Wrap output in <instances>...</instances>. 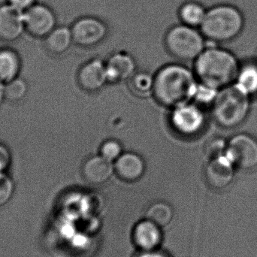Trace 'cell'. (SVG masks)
Returning <instances> with one entry per match:
<instances>
[{"instance_id": "obj_26", "label": "cell", "mask_w": 257, "mask_h": 257, "mask_svg": "<svg viewBox=\"0 0 257 257\" xmlns=\"http://www.w3.org/2000/svg\"><path fill=\"white\" fill-rule=\"evenodd\" d=\"M13 190L12 179L4 172H0V205L6 203L10 199Z\"/></svg>"}, {"instance_id": "obj_28", "label": "cell", "mask_w": 257, "mask_h": 257, "mask_svg": "<svg viewBox=\"0 0 257 257\" xmlns=\"http://www.w3.org/2000/svg\"><path fill=\"white\" fill-rule=\"evenodd\" d=\"M11 163V154L6 147L0 144V172H4Z\"/></svg>"}, {"instance_id": "obj_5", "label": "cell", "mask_w": 257, "mask_h": 257, "mask_svg": "<svg viewBox=\"0 0 257 257\" xmlns=\"http://www.w3.org/2000/svg\"><path fill=\"white\" fill-rule=\"evenodd\" d=\"M206 39L199 28L180 24L166 33L164 44L172 57L181 61L196 60L206 48Z\"/></svg>"}, {"instance_id": "obj_23", "label": "cell", "mask_w": 257, "mask_h": 257, "mask_svg": "<svg viewBox=\"0 0 257 257\" xmlns=\"http://www.w3.org/2000/svg\"><path fill=\"white\" fill-rule=\"evenodd\" d=\"M27 84L22 78H17L5 86V96L6 99L12 102L22 100L27 93Z\"/></svg>"}, {"instance_id": "obj_11", "label": "cell", "mask_w": 257, "mask_h": 257, "mask_svg": "<svg viewBox=\"0 0 257 257\" xmlns=\"http://www.w3.org/2000/svg\"><path fill=\"white\" fill-rule=\"evenodd\" d=\"M234 168L235 166L226 155L211 159L205 169L207 182L214 189L226 188L233 180Z\"/></svg>"}, {"instance_id": "obj_31", "label": "cell", "mask_w": 257, "mask_h": 257, "mask_svg": "<svg viewBox=\"0 0 257 257\" xmlns=\"http://www.w3.org/2000/svg\"><path fill=\"white\" fill-rule=\"evenodd\" d=\"M256 60H257V57H256Z\"/></svg>"}, {"instance_id": "obj_27", "label": "cell", "mask_w": 257, "mask_h": 257, "mask_svg": "<svg viewBox=\"0 0 257 257\" xmlns=\"http://www.w3.org/2000/svg\"><path fill=\"white\" fill-rule=\"evenodd\" d=\"M36 3V0H8V4L21 12H25Z\"/></svg>"}, {"instance_id": "obj_21", "label": "cell", "mask_w": 257, "mask_h": 257, "mask_svg": "<svg viewBox=\"0 0 257 257\" xmlns=\"http://www.w3.org/2000/svg\"><path fill=\"white\" fill-rule=\"evenodd\" d=\"M237 84L247 94L257 93V65L247 64L240 69Z\"/></svg>"}, {"instance_id": "obj_20", "label": "cell", "mask_w": 257, "mask_h": 257, "mask_svg": "<svg viewBox=\"0 0 257 257\" xmlns=\"http://www.w3.org/2000/svg\"><path fill=\"white\" fill-rule=\"evenodd\" d=\"M146 218L160 227H164L172 221L173 218V210L166 202H156L148 208Z\"/></svg>"}, {"instance_id": "obj_9", "label": "cell", "mask_w": 257, "mask_h": 257, "mask_svg": "<svg viewBox=\"0 0 257 257\" xmlns=\"http://www.w3.org/2000/svg\"><path fill=\"white\" fill-rule=\"evenodd\" d=\"M26 30L36 38H45L57 26V18L52 9L36 3L24 12Z\"/></svg>"}, {"instance_id": "obj_18", "label": "cell", "mask_w": 257, "mask_h": 257, "mask_svg": "<svg viewBox=\"0 0 257 257\" xmlns=\"http://www.w3.org/2000/svg\"><path fill=\"white\" fill-rule=\"evenodd\" d=\"M207 9L200 2L188 0L178 8V19L181 24L199 29L205 19Z\"/></svg>"}, {"instance_id": "obj_3", "label": "cell", "mask_w": 257, "mask_h": 257, "mask_svg": "<svg viewBox=\"0 0 257 257\" xmlns=\"http://www.w3.org/2000/svg\"><path fill=\"white\" fill-rule=\"evenodd\" d=\"M245 24L239 9L226 3L214 5L207 9L199 30L206 40L214 43L229 42L238 37Z\"/></svg>"}, {"instance_id": "obj_13", "label": "cell", "mask_w": 257, "mask_h": 257, "mask_svg": "<svg viewBox=\"0 0 257 257\" xmlns=\"http://www.w3.org/2000/svg\"><path fill=\"white\" fill-rule=\"evenodd\" d=\"M108 82H122L131 79L136 74L134 58L125 51L113 54L105 62Z\"/></svg>"}, {"instance_id": "obj_29", "label": "cell", "mask_w": 257, "mask_h": 257, "mask_svg": "<svg viewBox=\"0 0 257 257\" xmlns=\"http://www.w3.org/2000/svg\"><path fill=\"white\" fill-rule=\"evenodd\" d=\"M137 257H167L165 253L158 251L157 250H148V251H142V253Z\"/></svg>"}, {"instance_id": "obj_1", "label": "cell", "mask_w": 257, "mask_h": 257, "mask_svg": "<svg viewBox=\"0 0 257 257\" xmlns=\"http://www.w3.org/2000/svg\"><path fill=\"white\" fill-rule=\"evenodd\" d=\"M153 93L157 102L174 108L193 100L198 83L191 70L181 64H169L154 77Z\"/></svg>"}, {"instance_id": "obj_4", "label": "cell", "mask_w": 257, "mask_h": 257, "mask_svg": "<svg viewBox=\"0 0 257 257\" xmlns=\"http://www.w3.org/2000/svg\"><path fill=\"white\" fill-rule=\"evenodd\" d=\"M249 96L237 84L219 90L213 103V114L217 123L224 128L241 124L250 110Z\"/></svg>"}, {"instance_id": "obj_16", "label": "cell", "mask_w": 257, "mask_h": 257, "mask_svg": "<svg viewBox=\"0 0 257 257\" xmlns=\"http://www.w3.org/2000/svg\"><path fill=\"white\" fill-rule=\"evenodd\" d=\"M114 163L117 176L126 182H135L145 174V161L135 153H123Z\"/></svg>"}, {"instance_id": "obj_25", "label": "cell", "mask_w": 257, "mask_h": 257, "mask_svg": "<svg viewBox=\"0 0 257 257\" xmlns=\"http://www.w3.org/2000/svg\"><path fill=\"white\" fill-rule=\"evenodd\" d=\"M123 154L121 144L114 139L105 141L100 148V155L114 163Z\"/></svg>"}, {"instance_id": "obj_22", "label": "cell", "mask_w": 257, "mask_h": 257, "mask_svg": "<svg viewBox=\"0 0 257 257\" xmlns=\"http://www.w3.org/2000/svg\"><path fill=\"white\" fill-rule=\"evenodd\" d=\"M130 87L133 92L139 96H147L153 93L154 78L145 72L136 73L131 78Z\"/></svg>"}, {"instance_id": "obj_14", "label": "cell", "mask_w": 257, "mask_h": 257, "mask_svg": "<svg viewBox=\"0 0 257 257\" xmlns=\"http://www.w3.org/2000/svg\"><path fill=\"white\" fill-rule=\"evenodd\" d=\"M133 238L142 251L157 250L163 238L161 227L148 219L142 220L135 226Z\"/></svg>"}, {"instance_id": "obj_12", "label": "cell", "mask_w": 257, "mask_h": 257, "mask_svg": "<svg viewBox=\"0 0 257 257\" xmlns=\"http://www.w3.org/2000/svg\"><path fill=\"white\" fill-rule=\"evenodd\" d=\"M78 80L80 86L86 91L101 90L108 82L105 63L99 59L87 62L80 69Z\"/></svg>"}, {"instance_id": "obj_10", "label": "cell", "mask_w": 257, "mask_h": 257, "mask_svg": "<svg viewBox=\"0 0 257 257\" xmlns=\"http://www.w3.org/2000/svg\"><path fill=\"white\" fill-rule=\"evenodd\" d=\"M25 30L24 12L8 3L0 6V40L15 42L21 37Z\"/></svg>"}, {"instance_id": "obj_6", "label": "cell", "mask_w": 257, "mask_h": 257, "mask_svg": "<svg viewBox=\"0 0 257 257\" xmlns=\"http://www.w3.org/2000/svg\"><path fill=\"white\" fill-rule=\"evenodd\" d=\"M74 43L82 48H93L102 43L108 35V24L98 17H80L71 26Z\"/></svg>"}, {"instance_id": "obj_17", "label": "cell", "mask_w": 257, "mask_h": 257, "mask_svg": "<svg viewBox=\"0 0 257 257\" xmlns=\"http://www.w3.org/2000/svg\"><path fill=\"white\" fill-rule=\"evenodd\" d=\"M45 39V48L54 55L64 54L74 43L71 27L67 26H57Z\"/></svg>"}, {"instance_id": "obj_30", "label": "cell", "mask_w": 257, "mask_h": 257, "mask_svg": "<svg viewBox=\"0 0 257 257\" xmlns=\"http://www.w3.org/2000/svg\"><path fill=\"white\" fill-rule=\"evenodd\" d=\"M5 86L4 82L0 81V105L3 103V100L6 99L5 96Z\"/></svg>"}, {"instance_id": "obj_19", "label": "cell", "mask_w": 257, "mask_h": 257, "mask_svg": "<svg viewBox=\"0 0 257 257\" xmlns=\"http://www.w3.org/2000/svg\"><path fill=\"white\" fill-rule=\"evenodd\" d=\"M21 62L16 51L9 48L0 50V81L8 83L18 78Z\"/></svg>"}, {"instance_id": "obj_2", "label": "cell", "mask_w": 257, "mask_h": 257, "mask_svg": "<svg viewBox=\"0 0 257 257\" xmlns=\"http://www.w3.org/2000/svg\"><path fill=\"white\" fill-rule=\"evenodd\" d=\"M239 70L233 54L217 47H206L195 60L196 78L202 84L218 90L232 84Z\"/></svg>"}, {"instance_id": "obj_15", "label": "cell", "mask_w": 257, "mask_h": 257, "mask_svg": "<svg viewBox=\"0 0 257 257\" xmlns=\"http://www.w3.org/2000/svg\"><path fill=\"white\" fill-rule=\"evenodd\" d=\"M114 172V163L101 155L88 159L82 169L84 179L93 185L105 184L112 177Z\"/></svg>"}, {"instance_id": "obj_8", "label": "cell", "mask_w": 257, "mask_h": 257, "mask_svg": "<svg viewBox=\"0 0 257 257\" xmlns=\"http://www.w3.org/2000/svg\"><path fill=\"white\" fill-rule=\"evenodd\" d=\"M225 155L235 167L253 169L257 166V141L249 135H237L226 145Z\"/></svg>"}, {"instance_id": "obj_7", "label": "cell", "mask_w": 257, "mask_h": 257, "mask_svg": "<svg viewBox=\"0 0 257 257\" xmlns=\"http://www.w3.org/2000/svg\"><path fill=\"white\" fill-rule=\"evenodd\" d=\"M170 122L178 134L191 137L202 131L205 126V117L199 105L189 102L172 108Z\"/></svg>"}, {"instance_id": "obj_24", "label": "cell", "mask_w": 257, "mask_h": 257, "mask_svg": "<svg viewBox=\"0 0 257 257\" xmlns=\"http://www.w3.org/2000/svg\"><path fill=\"white\" fill-rule=\"evenodd\" d=\"M219 90L205 84H198L195 93L194 99L199 105H209L214 103Z\"/></svg>"}]
</instances>
